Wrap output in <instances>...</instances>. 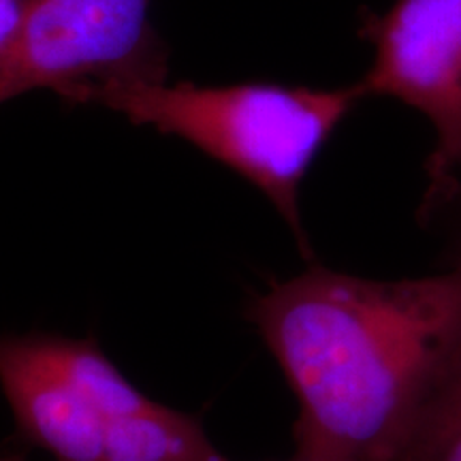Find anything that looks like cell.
Wrapping results in <instances>:
<instances>
[{
	"label": "cell",
	"instance_id": "obj_1",
	"mask_svg": "<svg viewBox=\"0 0 461 461\" xmlns=\"http://www.w3.org/2000/svg\"><path fill=\"white\" fill-rule=\"evenodd\" d=\"M246 319L295 393V457L397 461L461 355V265L408 280L312 265Z\"/></svg>",
	"mask_w": 461,
	"mask_h": 461
},
{
	"label": "cell",
	"instance_id": "obj_7",
	"mask_svg": "<svg viewBox=\"0 0 461 461\" xmlns=\"http://www.w3.org/2000/svg\"><path fill=\"white\" fill-rule=\"evenodd\" d=\"M37 0H0V50L14 37L17 26L34 7Z\"/></svg>",
	"mask_w": 461,
	"mask_h": 461
},
{
	"label": "cell",
	"instance_id": "obj_6",
	"mask_svg": "<svg viewBox=\"0 0 461 461\" xmlns=\"http://www.w3.org/2000/svg\"><path fill=\"white\" fill-rule=\"evenodd\" d=\"M397 461H461V355Z\"/></svg>",
	"mask_w": 461,
	"mask_h": 461
},
{
	"label": "cell",
	"instance_id": "obj_8",
	"mask_svg": "<svg viewBox=\"0 0 461 461\" xmlns=\"http://www.w3.org/2000/svg\"><path fill=\"white\" fill-rule=\"evenodd\" d=\"M445 261L448 267H453V265H461V233L453 240V244H451V248H448Z\"/></svg>",
	"mask_w": 461,
	"mask_h": 461
},
{
	"label": "cell",
	"instance_id": "obj_2",
	"mask_svg": "<svg viewBox=\"0 0 461 461\" xmlns=\"http://www.w3.org/2000/svg\"><path fill=\"white\" fill-rule=\"evenodd\" d=\"M0 389L54 461H230L197 414L137 389L92 338L0 333Z\"/></svg>",
	"mask_w": 461,
	"mask_h": 461
},
{
	"label": "cell",
	"instance_id": "obj_3",
	"mask_svg": "<svg viewBox=\"0 0 461 461\" xmlns=\"http://www.w3.org/2000/svg\"><path fill=\"white\" fill-rule=\"evenodd\" d=\"M363 99L367 95L359 82L330 90L272 82H160L99 86L79 103L105 105L132 124L180 137L240 173L272 201L310 258L299 188L333 131Z\"/></svg>",
	"mask_w": 461,
	"mask_h": 461
},
{
	"label": "cell",
	"instance_id": "obj_4",
	"mask_svg": "<svg viewBox=\"0 0 461 461\" xmlns=\"http://www.w3.org/2000/svg\"><path fill=\"white\" fill-rule=\"evenodd\" d=\"M154 0H37L0 50V105L50 88L67 103L109 84H160L169 48Z\"/></svg>",
	"mask_w": 461,
	"mask_h": 461
},
{
	"label": "cell",
	"instance_id": "obj_9",
	"mask_svg": "<svg viewBox=\"0 0 461 461\" xmlns=\"http://www.w3.org/2000/svg\"><path fill=\"white\" fill-rule=\"evenodd\" d=\"M0 461H26L22 455H0Z\"/></svg>",
	"mask_w": 461,
	"mask_h": 461
},
{
	"label": "cell",
	"instance_id": "obj_10",
	"mask_svg": "<svg viewBox=\"0 0 461 461\" xmlns=\"http://www.w3.org/2000/svg\"><path fill=\"white\" fill-rule=\"evenodd\" d=\"M285 461H303V459H299V457H295V455H293V457H288V459H285Z\"/></svg>",
	"mask_w": 461,
	"mask_h": 461
},
{
	"label": "cell",
	"instance_id": "obj_5",
	"mask_svg": "<svg viewBox=\"0 0 461 461\" xmlns=\"http://www.w3.org/2000/svg\"><path fill=\"white\" fill-rule=\"evenodd\" d=\"M359 34L374 45L359 82L366 95L393 96L436 129L419 207V221L431 222L461 205V0H395L384 14L363 15Z\"/></svg>",
	"mask_w": 461,
	"mask_h": 461
}]
</instances>
